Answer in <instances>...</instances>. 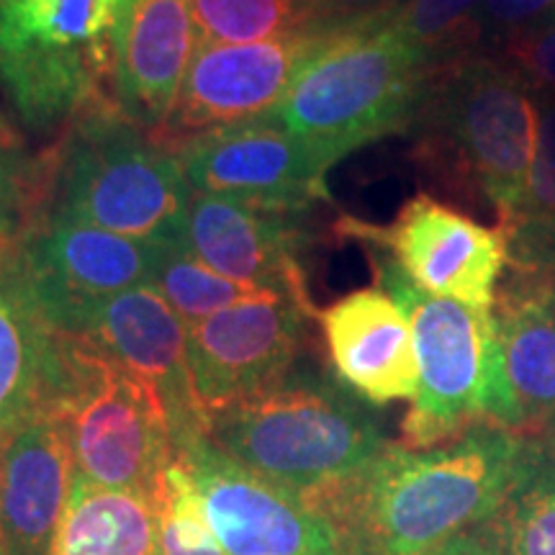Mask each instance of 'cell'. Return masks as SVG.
<instances>
[{
	"label": "cell",
	"mask_w": 555,
	"mask_h": 555,
	"mask_svg": "<svg viewBox=\"0 0 555 555\" xmlns=\"http://www.w3.org/2000/svg\"><path fill=\"white\" fill-rule=\"evenodd\" d=\"M530 435L476 425L446 446L391 442L371 466L317 499L350 555H420L483 527L515 486Z\"/></svg>",
	"instance_id": "6da1fadb"
},
{
	"label": "cell",
	"mask_w": 555,
	"mask_h": 555,
	"mask_svg": "<svg viewBox=\"0 0 555 555\" xmlns=\"http://www.w3.org/2000/svg\"><path fill=\"white\" fill-rule=\"evenodd\" d=\"M538 90L509 60L468 52L437 62L416 108V157L437 180L478 196L506 227L522 206L540 134Z\"/></svg>",
	"instance_id": "7a4b0ae2"
},
{
	"label": "cell",
	"mask_w": 555,
	"mask_h": 555,
	"mask_svg": "<svg viewBox=\"0 0 555 555\" xmlns=\"http://www.w3.org/2000/svg\"><path fill=\"white\" fill-rule=\"evenodd\" d=\"M206 437L309 504L391 446L363 399L327 373L298 363L266 391L208 416Z\"/></svg>",
	"instance_id": "3957f363"
},
{
	"label": "cell",
	"mask_w": 555,
	"mask_h": 555,
	"mask_svg": "<svg viewBox=\"0 0 555 555\" xmlns=\"http://www.w3.org/2000/svg\"><path fill=\"white\" fill-rule=\"evenodd\" d=\"M47 157L50 180L41 211L150 245L183 242L193 189L180 155L114 101L69 124Z\"/></svg>",
	"instance_id": "277c9868"
},
{
	"label": "cell",
	"mask_w": 555,
	"mask_h": 555,
	"mask_svg": "<svg viewBox=\"0 0 555 555\" xmlns=\"http://www.w3.org/2000/svg\"><path fill=\"white\" fill-rule=\"evenodd\" d=\"M131 9L134 0H0V93L21 129L57 142L114 101Z\"/></svg>",
	"instance_id": "5b68a950"
},
{
	"label": "cell",
	"mask_w": 555,
	"mask_h": 555,
	"mask_svg": "<svg viewBox=\"0 0 555 555\" xmlns=\"http://www.w3.org/2000/svg\"><path fill=\"white\" fill-rule=\"evenodd\" d=\"M429 67L388 18L332 31L268 116L335 168L365 144L409 134Z\"/></svg>",
	"instance_id": "8992f818"
},
{
	"label": "cell",
	"mask_w": 555,
	"mask_h": 555,
	"mask_svg": "<svg viewBox=\"0 0 555 555\" xmlns=\"http://www.w3.org/2000/svg\"><path fill=\"white\" fill-rule=\"evenodd\" d=\"M371 262L378 286L406 311L420 365L416 397L401 422V446H446L476 425L512 429L494 309L425 294L380 253H373Z\"/></svg>",
	"instance_id": "52a82bcc"
},
{
	"label": "cell",
	"mask_w": 555,
	"mask_h": 555,
	"mask_svg": "<svg viewBox=\"0 0 555 555\" xmlns=\"http://www.w3.org/2000/svg\"><path fill=\"white\" fill-rule=\"evenodd\" d=\"M50 406L67 429L78 476L108 489L163 494L176 440L168 409L147 380L86 337L62 335Z\"/></svg>",
	"instance_id": "ba28073f"
},
{
	"label": "cell",
	"mask_w": 555,
	"mask_h": 555,
	"mask_svg": "<svg viewBox=\"0 0 555 555\" xmlns=\"http://www.w3.org/2000/svg\"><path fill=\"white\" fill-rule=\"evenodd\" d=\"M165 247L41 211L13 253V266L47 322L73 335L103 301L152 283Z\"/></svg>",
	"instance_id": "9c48e42d"
},
{
	"label": "cell",
	"mask_w": 555,
	"mask_h": 555,
	"mask_svg": "<svg viewBox=\"0 0 555 555\" xmlns=\"http://www.w3.org/2000/svg\"><path fill=\"white\" fill-rule=\"evenodd\" d=\"M337 232L378 247L425 294L494 309L509 262L502 227H486L429 193H416L388 227L345 217L337 221Z\"/></svg>",
	"instance_id": "30bf717a"
},
{
	"label": "cell",
	"mask_w": 555,
	"mask_h": 555,
	"mask_svg": "<svg viewBox=\"0 0 555 555\" xmlns=\"http://www.w3.org/2000/svg\"><path fill=\"white\" fill-rule=\"evenodd\" d=\"M176 457L191 470L227 555H350L324 512L221 453L206 435L180 442Z\"/></svg>",
	"instance_id": "8fae6325"
},
{
	"label": "cell",
	"mask_w": 555,
	"mask_h": 555,
	"mask_svg": "<svg viewBox=\"0 0 555 555\" xmlns=\"http://www.w3.org/2000/svg\"><path fill=\"white\" fill-rule=\"evenodd\" d=\"M332 31H296L253 44H201L157 142L180 152L208 131L268 116Z\"/></svg>",
	"instance_id": "7c38bea8"
},
{
	"label": "cell",
	"mask_w": 555,
	"mask_h": 555,
	"mask_svg": "<svg viewBox=\"0 0 555 555\" xmlns=\"http://www.w3.org/2000/svg\"><path fill=\"white\" fill-rule=\"evenodd\" d=\"M311 317L314 307L275 294L191 324L189 373L204 422L288 376Z\"/></svg>",
	"instance_id": "4fadbf2b"
},
{
	"label": "cell",
	"mask_w": 555,
	"mask_h": 555,
	"mask_svg": "<svg viewBox=\"0 0 555 555\" xmlns=\"http://www.w3.org/2000/svg\"><path fill=\"white\" fill-rule=\"evenodd\" d=\"M178 155L191 189L211 196L283 214L330 198L324 157L270 116L208 131Z\"/></svg>",
	"instance_id": "5bb4252c"
},
{
	"label": "cell",
	"mask_w": 555,
	"mask_h": 555,
	"mask_svg": "<svg viewBox=\"0 0 555 555\" xmlns=\"http://www.w3.org/2000/svg\"><path fill=\"white\" fill-rule=\"evenodd\" d=\"M73 335L101 347L155 388L168 409L176 448L191 437L206 435L189 373V324L152 283L103 301Z\"/></svg>",
	"instance_id": "9a60e30c"
},
{
	"label": "cell",
	"mask_w": 555,
	"mask_h": 555,
	"mask_svg": "<svg viewBox=\"0 0 555 555\" xmlns=\"http://www.w3.org/2000/svg\"><path fill=\"white\" fill-rule=\"evenodd\" d=\"M301 217L193 191L183 242L217 273L311 307L301 266L307 245Z\"/></svg>",
	"instance_id": "2e32d148"
},
{
	"label": "cell",
	"mask_w": 555,
	"mask_h": 555,
	"mask_svg": "<svg viewBox=\"0 0 555 555\" xmlns=\"http://www.w3.org/2000/svg\"><path fill=\"white\" fill-rule=\"evenodd\" d=\"M78 468L50 404L0 440V543L5 555H54Z\"/></svg>",
	"instance_id": "e0dca14e"
},
{
	"label": "cell",
	"mask_w": 555,
	"mask_h": 555,
	"mask_svg": "<svg viewBox=\"0 0 555 555\" xmlns=\"http://www.w3.org/2000/svg\"><path fill=\"white\" fill-rule=\"evenodd\" d=\"M332 371L371 406L412 401L420 386L414 335L406 311L380 288H358L317 311Z\"/></svg>",
	"instance_id": "ac0fdd59"
},
{
	"label": "cell",
	"mask_w": 555,
	"mask_h": 555,
	"mask_svg": "<svg viewBox=\"0 0 555 555\" xmlns=\"http://www.w3.org/2000/svg\"><path fill=\"white\" fill-rule=\"evenodd\" d=\"M198 47L191 0H134L116 62V106L157 134Z\"/></svg>",
	"instance_id": "d6986e66"
},
{
	"label": "cell",
	"mask_w": 555,
	"mask_h": 555,
	"mask_svg": "<svg viewBox=\"0 0 555 555\" xmlns=\"http://www.w3.org/2000/svg\"><path fill=\"white\" fill-rule=\"evenodd\" d=\"M494 314L512 429L545 433L555 427V288L499 281Z\"/></svg>",
	"instance_id": "ffe728a7"
},
{
	"label": "cell",
	"mask_w": 555,
	"mask_h": 555,
	"mask_svg": "<svg viewBox=\"0 0 555 555\" xmlns=\"http://www.w3.org/2000/svg\"><path fill=\"white\" fill-rule=\"evenodd\" d=\"M60 358L62 335L39 311L11 255L0 268V440L50 404Z\"/></svg>",
	"instance_id": "44dd1931"
},
{
	"label": "cell",
	"mask_w": 555,
	"mask_h": 555,
	"mask_svg": "<svg viewBox=\"0 0 555 555\" xmlns=\"http://www.w3.org/2000/svg\"><path fill=\"white\" fill-rule=\"evenodd\" d=\"M159 496L108 489L78 476L54 555H165Z\"/></svg>",
	"instance_id": "7402d4cb"
},
{
	"label": "cell",
	"mask_w": 555,
	"mask_h": 555,
	"mask_svg": "<svg viewBox=\"0 0 555 555\" xmlns=\"http://www.w3.org/2000/svg\"><path fill=\"white\" fill-rule=\"evenodd\" d=\"M502 229L509 242L502 281L555 288V101L540 103L538 152L522 206Z\"/></svg>",
	"instance_id": "603a6c76"
},
{
	"label": "cell",
	"mask_w": 555,
	"mask_h": 555,
	"mask_svg": "<svg viewBox=\"0 0 555 555\" xmlns=\"http://www.w3.org/2000/svg\"><path fill=\"white\" fill-rule=\"evenodd\" d=\"M530 437L515 486L478 527L499 555H555V427Z\"/></svg>",
	"instance_id": "cb8c5ba5"
},
{
	"label": "cell",
	"mask_w": 555,
	"mask_h": 555,
	"mask_svg": "<svg viewBox=\"0 0 555 555\" xmlns=\"http://www.w3.org/2000/svg\"><path fill=\"white\" fill-rule=\"evenodd\" d=\"M152 286L168 298L170 307L178 311L180 319L189 327L191 324L204 322V319L217 314V311L253 301V298L278 294V291L249 286V283L232 281V278L217 273L206 262H201L185 247V242L165 247L163 260H159L155 275H152Z\"/></svg>",
	"instance_id": "d4e9b609"
},
{
	"label": "cell",
	"mask_w": 555,
	"mask_h": 555,
	"mask_svg": "<svg viewBox=\"0 0 555 555\" xmlns=\"http://www.w3.org/2000/svg\"><path fill=\"white\" fill-rule=\"evenodd\" d=\"M50 157L34 155L13 116L0 108V255H13L47 196Z\"/></svg>",
	"instance_id": "484cf974"
},
{
	"label": "cell",
	"mask_w": 555,
	"mask_h": 555,
	"mask_svg": "<svg viewBox=\"0 0 555 555\" xmlns=\"http://www.w3.org/2000/svg\"><path fill=\"white\" fill-rule=\"evenodd\" d=\"M481 3L483 0H404L388 21L429 65H437L476 50L483 34Z\"/></svg>",
	"instance_id": "4316f807"
},
{
	"label": "cell",
	"mask_w": 555,
	"mask_h": 555,
	"mask_svg": "<svg viewBox=\"0 0 555 555\" xmlns=\"http://www.w3.org/2000/svg\"><path fill=\"white\" fill-rule=\"evenodd\" d=\"M201 44H253L307 29L304 0H191Z\"/></svg>",
	"instance_id": "83f0119b"
},
{
	"label": "cell",
	"mask_w": 555,
	"mask_h": 555,
	"mask_svg": "<svg viewBox=\"0 0 555 555\" xmlns=\"http://www.w3.org/2000/svg\"><path fill=\"white\" fill-rule=\"evenodd\" d=\"M504 60H509L538 93H555V18L547 16L504 37Z\"/></svg>",
	"instance_id": "f1b7e54d"
},
{
	"label": "cell",
	"mask_w": 555,
	"mask_h": 555,
	"mask_svg": "<svg viewBox=\"0 0 555 555\" xmlns=\"http://www.w3.org/2000/svg\"><path fill=\"white\" fill-rule=\"evenodd\" d=\"M404 0H304L309 31H343L388 18Z\"/></svg>",
	"instance_id": "f546056e"
},
{
	"label": "cell",
	"mask_w": 555,
	"mask_h": 555,
	"mask_svg": "<svg viewBox=\"0 0 555 555\" xmlns=\"http://www.w3.org/2000/svg\"><path fill=\"white\" fill-rule=\"evenodd\" d=\"M555 11V0H483L481 29L506 34L538 24Z\"/></svg>",
	"instance_id": "4dcf8cb0"
},
{
	"label": "cell",
	"mask_w": 555,
	"mask_h": 555,
	"mask_svg": "<svg viewBox=\"0 0 555 555\" xmlns=\"http://www.w3.org/2000/svg\"><path fill=\"white\" fill-rule=\"evenodd\" d=\"M420 555H499V553L494 551V545L481 535V532L474 530V532H466V535L450 538L442 545L429 547V551Z\"/></svg>",
	"instance_id": "1f68e13d"
},
{
	"label": "cell",
	"mask_w": 555,
	"mask_h": 555,
	"mask_svg": "<svg viewBox=\"0 0 555 555\" xmlns=\"http://www.w3.org/2000/svg\"><path fill=\"white\" fill-rule=\"evenodd\" d=\"M9 258H11V255H0V268L5 266V260H9Z\"/></svg>",
	"instance_id": "d6a6232c"
},
{
	"label": "cell",
	"mask_w": 555,
	"mask_h": 555,
	"mask_svg": "<svg viewBox=\"0 0 555 555\" xmlns=\"http://www.w3.org/2000/svg\"><path fill=\"white\" fill-rule=\"evenodd\" d=\"M0 555H5V553H3V543H0Z\"/></svg>",
	"instance_id": "836d02e7"
},
{
	"label": "cell",
	"mask_w": 555,
	"mask_h": 555,
	"mask_svg": "<svg viewBox=\"0 0 555 555\" xmlns=\"http://www.w3.org/2000/svg\"><path fill=\"white\" fill-rule=\"evenodd\" d=\"M551 16H553V18H555V11H553V13H551Z\"/></svg>",
	"instance_id": "e575fe53"
}]
</instances>
